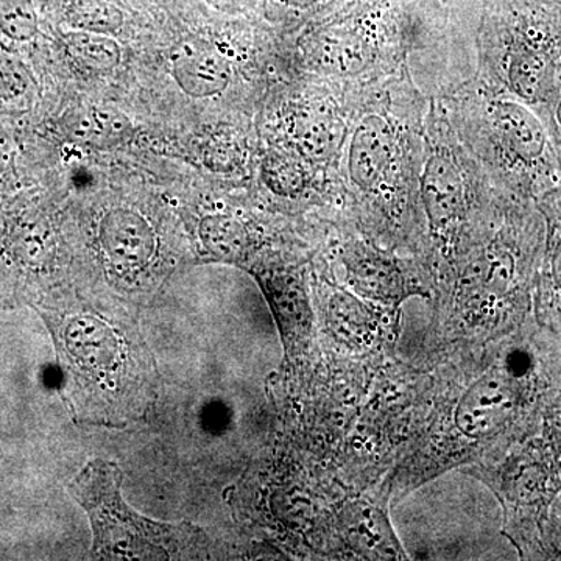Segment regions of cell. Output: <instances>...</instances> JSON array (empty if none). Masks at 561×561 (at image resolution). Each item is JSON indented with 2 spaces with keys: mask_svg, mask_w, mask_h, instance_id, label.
I'll return each instance as SVG.
<instances>
[{
  "mask_svg": "<svg viewBox=\"0 0 561 561\" xmlns=\"http://www.w3.org/2000/svg\"><path fill=\"white\" fill-rule=\"evenodd\" d=\"M431 98L411 69L357 88L339 176L345 208L389 242L420 227V176Z\"/></svg>",
  "mask_w": 561,
  "mask_h": 561,
  "instance_id": "1",
  "label": "cell"
},
{
  "mask_svg": "<svg viewBox=\"0 0 561 561\" xmlns=\"http://www.w3.org/2000/svg\"><path fill=\"white\" fill-rule=\"evenodd\" d=\"M443 16V0H341L302 24L298 50L312 79L367 87L409 68Z\"/></svg>",
  "mask_w": 561,
  "mask_h": 561,
  "instance_id": "2",
  "label": "cell"
},
{
  "mask_svg": "<svg viewBox=\"0 0 561 561\" xmlns=\"http://www.w3.org/2000/svg\"><path fill=\"white\" fill-rule=\"evenodd\" d=\"M442 103L457 136L494 187L537 202L560 186V149L540 111L479 72Z\"/></svg>",
  "mask_w": 561,
  "mask_h": 561,
  "instance_id": "3",
  "label": "cell"
},
{
  "mask_svg": "<svg viewBox=\"0 0 561 561\" xmlns=\"http://www.w3.org/2000/svg\"><path fill=\"white\" fill-rule=\"evenodd\" d=\"M77 415L124 426L150 408L149 356L136 339L95 316H61L54 324Z\"/></svg>",
  "mask_w": 561,
  "mask_h": 561,
  "instance_id": "4",
  "label": "cell"
},
{
  "mask_svg": "<svg viewBox=\"0 0 561 561\" xmlns=\"http://www.w3.org/2000/svg\"><path fill=\"white\" fill-rule=\"evenodd\" d=\"M501 190L463 146L442 99H431L420 176V227L449 264H460L478 242Z\"/></svg>",
  "mask_w": 561,
  "mask_h": 561,
  "instance_id": "5",
  "label": "cell"
},
{
  "mask_svg": "<svg viewBox=\"0 0 561 561\" xmlns=\"http://www.w3.org/2000/svg\"><path fill=\"white\" fill-rule=\"evenodd\" d=\"M483 79L542 111L561 80V0H482Z\"/></svg>",
  "mask_w": 561,
  "mask_h": 561,
  "instance_id": "6",
  "label": "cell"
},
{
  "mask_svg": "<svg viewBox=\"0 0 561 561\" xmlns=\"http://www.w3.org/2000/svg\"><path fill=\"white\" fill-rule=\"evenodd\" d=\"M121 468L92 460L70 482L73 500L90 516L95 556L106 560L187 559L205 545L202 529L190 523L151 522L133 511L121 494Z\"/></svg>",
  "mask_w": 561,
  "mask_h": 561,
  "instance_id": "7",
  "label": "cell"
},
{
  "mask_svg": "<svg viewBox=\"0 0 561 561\" xmlns=\"http://www.w3.org/2000/svg\"><path fill=\"white\" fill-rule=\"evenodd\" d=\"M172 72L181 91L195 99L219 95L232 80L231 62L203 39H184L173 49Z\"/></svg>",
  "mask_w": 561,
  "mask_h": 561,
  "instance_id": "8",
  "label": "cell"
},
{
  "mask_svg": "<svg viewBox=\"0 0 561 561\" xmlns=\"http://www.w3.org/2000/svg\"><path fill=\"white\" fill-rule=\"evenodd\" d=\"M546 225L545 249L538 273V309L561 337V184L537 201Z\"/></svg>",
  "mask_w": 561,
  "mask_h": 561,
  "instance_id": "9",
  "label": "cell"
},
{
  "mask_svg": "<svg viewBox=\"0 0 561 561\" xmlns=\"http://www.w3.org/2000/svg\"><path fill=\"white\" fill-rule=\"evenodd\" d=\"M342 261L351 283L376 295H394L408 287L409 280L401 261L389 256L373 243L348 239L342 250Z\"/></svg>",
  "mask_w": 561,
  "mask_h": 561,
  "instance_id": "10",
  "label": "cell"
},
{
  "mask_svg": "<svg viewBox=\"0 0 561 561\" xmlns=\"http://www.w3.org/2000/svg\"><path fill=\"white\" fill-rule=\"evenodd\" d=\"M103 249L117 264L139 265L153 251L149 224L130 209H116L102 224Z\"/></svg>",
  "mask_w": 561,
  "mask_h": 561,
  "instance_id": "11",
  "label": "cell"
},
{
  "mask_svg": "<svg viewBox=\"0 0 561 561\" xmlns=\"http://www.w3.org/2000/svg\"><path fill=\"white\" fill-rule=\"evenodd\" d=\"M61 44L70 60L88 72H113L122 60L119 44L105 33L69 28L61 33Z\"/></svg>",
  "mask_w": 561,
  "mask_h": 561,
  "instance_id": "12",
  "label": "cell"
},
{
  "mask_svg": "<svg viewBox=\"0 0 561 561\" xmlns=\"http://www.w3.org/2000/svg\"><path fill=\"white\" fill-rule=\"evenodd\" d=\"M61 18L69 28L114 35L127 21L119 0H60Z\"/></svg>",
  "mask_w": 561,
  "mask_h": 561,
  "instance_id": "13",
  "label": "cell"
},
{
  "mask_svg": "<svg viewBox=\"0 0 561 561\" xmlns=\"http://www.w3.org/2000/svg\"><path fill=\"white\" fill-rule=\"evenodd\" d=\"M128 130L127 121L121 114L102 108H91L73 114L70 122V136L92 146L114 144L124 139Z\"/></svg>",
  "mask_w": 561,
  "mask_h": 561,
  "instance_id": "14",
  "label": "cell"
},
{
  "mask_svg": "<svg viewBox=\"0 0 561 561\" xmlns=\"http://www.w3.org/2000/svg\"><path fill=\"white\" fill-rule=\"evenodd\" d=\"M35 0H0V35L11 43H32L39 33Z\"/></svg>",
  "mask_w": 561,
  "mask_h": 561,
  "instance_id": "15",
  "label": "cell"
},
{
  "mask_svg": "<svg viewBox=\"0 0 561 561\" xmlns=\"http://www.w3.org/2000/svg\"><path fill=\"white\" fill-rule=\"evenodd\" d=\"M341 0H262V9L280 24L302 25Z\"/></svg>",
  "mask_w": 561,
  "mask_h": 561,
  "instance_id": "16",
  "label": "cell"
},
{
  "mask_svg": "<svg viewBox=\"0 0 561 561\" xmlns=\"http://www.w3.org/2000/svg\"><path fill=\"white\" fill-rule=\"evenodd\" d=\"M32 76L24 62L0 49V102L20 103L32 91Z\"/></svg>",
  "mask_w": 561,
  "mask_h": 561,
  "instance_id": "17",
  "label": "cell"
},
{
  "mask_svg": "<svg viewBox=\"0 0 561 561\" xmlns=\"http://www.w3.org/2000/svg\"><path fill=\"white\" fill-rule=\"evenodd\" d=\"M553 397L545 413V440H541L561 471V375L552 386Z\"/></svg>",
  "mask_w": 561,
  "mask_h": 561,
  "instance_id": "18",
  "label": "cell"
},
{
  "mask_svg": "<svg viewBox=\"0 0 561 561\" xmlns=\"http://www.w3.org/2000/svg\"><path fill=\"white\" fill-rule=\"evenodd\" d=\"M540 113L545 116L546 122H548L561 153V80L556 92H553L551 101Z\"/></svg>",
  "mask_w": 561,
  "mask_h": 561,
  "instance_id": "19",
  "label": "cell"
},
{
  "mask_svg": "<svg viewBox=\"0 0 561 561\" xmlns=\"http://www.w3.org/2000/svg\"><path fill=\"white\" fill-rule=\"evenodd\" d=\"M553 548H556L557 553L561 556V504L559 508H557L556 518H553Z\"/></svg>",
  "mask_w": 561,
  "mask_h": 561,
  "instance_id": "20",
  "label": "cell"
},
{
  "mask_svg": "<svg viewBox=\"0 0 561 561\" xmlns=\"http://www.w3.org/2000/svg\"><path fill=\"white\" fill-rule=\"evenodd\" d=\"M224 2V5L227 7H236V9H241V7H253L254 3L257 2V0H221ZM262 5V0H260Z\"/></svg>",
  "mask_w": 561,
  "mask_h": 561,
  "instance_id": "21",
  "label": "cell"
}]
</instances>
